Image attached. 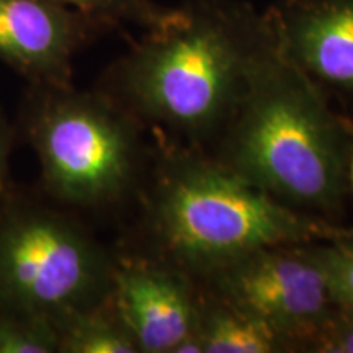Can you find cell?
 I'll use <instances>...</instances> for the list:
<instances>
[{
  "label": "cell",
  "mask_w": 353,
  "mask_h": 353,
  "mask_svg": "<svg viewBox=\"0 0 353 353\" xmlns=\"http://www.w3.org/2000/svg\"><path fill=\"white\" fill-rule=\"evenodd\" d=\"M350 134H352V144H350V154H348L347 180H348V192L353 193V121H350Z\"/></svg>",
  "instance_id": "cell-17"
},
{
  "label": "cell",
  "mask_w": 353,
  "mask_h": 353,
  "mask_svg": "<svg viewBox=\"0 0 353 353\" xmlns=\"http://www.w3.org/2000/svg\"><path fill=\"white\" fill-rule=\"evenodd\" d=\"M265 17L291 63L327 94L353 97V0H276Z\"/></svg>",
  "instance_id": "cell-9"
},
{
  "label": "cell",
  "mask_w": 353,
  "mask_h": 353,
  "mask_svg": "<svg viewBox=\"0 0 353 353\" xmlns=\"http://www.w3.org/2000/svg\"><path fill=\"white\" fill-rule=\"evenodd\" d=\"M103 23L56 0H0V61L28 83L72 85V59Z\"/></svg>",
  "instance_id": "cell-8"
},
{
  "label": "cell",
  "mask_w": 353,
  "mask_h": 353,
  "mask_svg": "<svg viewBox=\"0 0 353 353\" xmlns=\"http://www.w3.org/2000/svg\"><path fill=\"white\" fill-rule=\"evenodd\" d=\"M350 118L281 52L275 34L255 57L211 156L290 208L339 223L348 195Z\"/></svg>",
  "instance_id": "cell-3"
},
{
  "label": "cell",
  "mask_w": 353,
  "mask_h": 353,
  "mask_svg": "<svg viewBox=\"0 0 353 353\" xmlns=\"http://www.w3.org/2000/svg\"><path fill=\"white\" fill-rule=\"evenodd\" d=\"M290 352L288 343L268 325L201 286L195 329L175 348V353Z\"/></svg>",
  "instance_id": "cell-10"
},
{
  "label": "cell",
  "mask_w": 353,
  "mask_h": 353,
  "mask_svg": "<svg viewBox=\"0 0 353 353\" xmlns=\"http://www.w3.org/2000/svg\"><path fill=\"white\" fill-rule=\"evenodd\" d=\"M312 250L335 306L353 309V228L342 226L332 239L312 242Z\"/></svg>",
  "instance_id": "cell-13"
},
{
  "label": "cell",
  "mask_w": 353,
  "mask_h": 353,
  "mask_svg": "<svg viewBox=\"0 0 353 353\" xmlns=\"http://www.w3.org/2000/svg\"><path fill=\"white\" fill-rule=\"evenodd\" d=\"M270 37L265 12L250 3L188 0L132 41L97 90L154 138L210 151Z\"/></svg>",
  "instance_id": "cell-1"
},
{
  "label": "cell",
  "mask_w": 353,
  "mask_h": 353,
  "mask_svg": "<svg viewBox=\"0 0 353 353\" xmlns=\"http://www.w3.org/2000/svg\"><path fill=\"white\" fill-rule=\"evenodd\" d=\"M117 252L63 206L15 193L0 205V307L50 317L110 296Z\"/></svg>",
  "instance_id": "cell-5"
},
{
  "label": "cell",
  "mask_w": 353,
  "mask_h": 353,
  "mask_svg": "<svg viewBox=\"0 0 353 353\" xmlns=\"http://www.w3.org/2000/svg\"><path fill=\"white\" fill-rule=\"evenodd\" d=\"M195 281L268 325L291 353L307 352L337 307L312 242L262 247Z\"/></svg>",
  "instance_id": "cell-6"
},
{
  "label": "cell",
  "mask_w": 353,
  "mask_h": 353,
  "mask_svg": "<svg viewBox=\"0 0 353 353\" xmlns=\"http://www.w3.org/2000/svg\"><path fill=\"white\" fill-rule=\"evenodd\" d=\"M82 15L103 23L107 28H120L123 23H134L148 30L164 19L169 8L152 0H56Z\"/></svg>",
  "instance_id": "cell-14"
},
{
  "label": "cell",
  "mask_w": 353,
  "mask_h": 353,
  "mask_svg": "<svg viewBox=\"0 0 353 353\" xmlns=\"http://www.w3.org/2000/svg\"><path fill=\"white\" fill-rule=\"evenodd\" d=\"M306 353H353V309L335 307L334 316Z\"/></svg>",
  "instance_id": "cell-15"
},
{
  "label": "cell",
  "mask_w": 353,
  "mask_h": 353,
  "mask_svg": "<svg viewBox=\"0 0 353 353\" xmlns=\"http://www.w3.org/2000/svg\"><path fill=\"white\" fill-rule=\"evenodd\" d=\"M52 322L61 353H138L110 296L95 306L63 312Z\"/></svg>",
  "instance_id": "cell-11"
},
{
  "label": "cell",
  "mask_w": 353,
  "mask_h": 353,
  "mask_svg": "<svg viewBox=\"0 0 353 353\" xmlns=\"http://www.w3.org/2000/svg\"><path fill=\"white\" fill-rule=\"evenodd\" d=\"M13 141V130L8 123L6 113L0 108V205L10 195L12 187L8 180V157H10Z\"/></svg>",
  "instance_id": "cell-16"
},
{
  "label": "cell",
  "mask_w": 353,
  "mask_h": 353,
  "mask_svg": "<svg viewBox=\"0 0 353 353\" xmlns=\"http://www.w3.org/2000/svg\"><path fill=\"white\" fill-rule=\"evenodd\" d=\"M20 130L63 208L103 213L138 200L152 159L145 128L97 88L28 83Z\"/></svg>",
  "instance_id": "cell-4"
},
{
  "label": "cell",
  "mask_w": 353,
  "mask_h": 353,
  "mask_svg": "<svg viewBox=\"0 0 353 353\" xmlns=\"http://www.w3.org/2000/svg\"><path fill=\"white\" fill-rule=\"evenodd\" d=\"M57 332L50 317L0 307V353H56Z\"/></svg>",
  "instance_id": "cell-12"
},
{
  "label": "cell",
  "mask_w": 353,
  "mask_h": 353,
  "mask_svg": "<svg viewBox=\"0 0 353 353\" xmlns=\"http://www.w3.org/2000/svg\"><path fill=\"white\" fill-rule=\"evenodd\" d=\"M110 301L138 353H175L196 324L200 286L187 273L118 247Z\"/></svg>",
  "instance_id": "cell-7"
},
{
  "label": "cell",
  "mask_w": 353,
  "mask_h": 353,
  "mask_svg": "<svg viewBox=\"0 0 353 353\" xmlns=\"http://www.w3.org/2000/svg\"><path fill=\"white\" fill-rule=\"evenodd\" d=\"M136 203V236L121 247L193 280L262 247L327 241L342 229L283 205L203 149L159 138Z\"/></svg>",
  "instance_id": "cell-2"
}]
</instances>
